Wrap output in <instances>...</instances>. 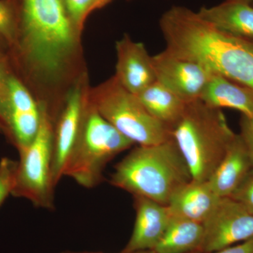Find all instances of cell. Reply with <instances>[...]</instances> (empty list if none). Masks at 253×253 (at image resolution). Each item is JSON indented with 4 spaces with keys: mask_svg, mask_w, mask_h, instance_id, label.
Segmentation results:
<instances>
[{
    "mask_svg": "<svg viewBox=\"0 0 253 253\" xmlns=\"http://www.w3.org/2000/svg\"><path fill=\"white\" fill-rule=\"evenodd\" d=\"M166 49L253 90V43L221 31L184 6L163 14Z\"/></svg>",
    "mask_w": 253,
    "mask_h": 253,
    "instance_id": "6da1fadb",
    "label": "cell"
},
{
    "mask_svg": "<svg viewBox=\"0 0 253 253\" xmlns=\"http://www.w3.org/2000/svg\"><path fill=\"white\" fill-rule=\"evenodd\" d=\"M192 180L189 167L172 139L139 146L115 166L113 186L168 206L173 195Z\"/></svg>",
    "mask_w": 253,
    "mask_h": 253,
    "instance_id": "7a4b0ae2",
    "label": "cell"
},
{
    "mask_svg": "<svg viewBox=\"0 0 253 253\" xmlns=\"http://www.w3.org/2000/svg\"><path fill=\"white\" fill-rule=\"evenodd\" d=\"M236 134L221 109L200 99L187 103L182 116L171 129L172 139L196 181L209 180Z\"/></svg>",
    "mask_w": 253,
    "mask_h": 253,
    "instance_id": "3957f363",
    "label": "cell"
},
{
    "mask_svg": "<svg viewBox=\"0 0 253 253\" xmlns=\"http://www.w3.org/2000/svg\"><path fill=\"white\" fill-rule=\"evenodd\" d=\"M25 43L38 71H61L74 46L75 31L61 0H22Z\"/></svg>",
    "mask_w": 253,
    "mask_h": 253,
    "instance_id": "277c9868",
    "label": "cell"
},
{
    "mask_svg": "<svg viewBox=\"0 0 253 253\" xmlns=\"http://www.w3.org/2000/svg\"><path fill=\"white\" fill-rule=\"evenodd\" d=\"M134 143L123 135L89 101H84L77 137L63 176L86 189L99 185L108 163Z\"/></svg>",
    "mask_w": 253,
    "mask_h": 253,
    "instance_id": "5b68a950",
    "label": "cell"
},
{
    "mask_svg": "<svg viewBox=\"0 0 253 253\" xmlns=\"http://www.w3.org/2000/svg\"><path fill=\"white\" fill-rule=\"evenodd\" d=\"M89 102L134 144L151 146L172 139L170 129L151 116L137 96L125 89L115 77L99 86Z\"/></svg>",
    "mask_w": 253,
    "mask_h": 253,
    "instance_id": "8992f818",
    "label": "cell"
},
{
    "mask_svg": "<svg viewBox=\"0 0 253 253\" xmlns=\"http://www.w3.org/2000/svg\"><path fill=\"white\" fill-rule=\"evenodd\" d=\"M41 126L34 139L20 151L16 181L12 195L29 200L43 209L54 208L55 187L51 179L54 126L51 116L41 106Z\"/></svg>",
    "mask_w": 253,
    "mask_h": 253,
    "instance_id": "52a82bcc",
    "label": "cell"
},
{
    "mask_svg": "<svg viewBox=\"0 0 253 253\" xmlns=\"http://www.w3.org/2000/svg\"><path fill=\"white\" fill-rule=\"evenodd\" d=\"M203 224L201 253L217 252L253 238V213L231 197L221 198Z\"/></svg>",
    "mask_w": 253,
    "mask_h": 253,
    "instance_id": "ba28073f",
    "label": "cell"
},
{
    "mask_svg": "<svg viewBox=\"0 0 253 253\" xmlns=\"http://www.w3.org/2000/svg\"><path fill=\"white\" fill-rule=\"evenodd\" d=\"M156 79L186 102L200 99L212 73L165 49L152 56Z\"/></svg>",
    "mask_w": 253,
    "mask_h": 253,
    "instance_id": "9c48e42d",
    "label": "cell"
},
{
    "mask_svg": "<svg viewBox=\"0 0 253 253\" xmlns=\"http://www.w3.org/2000/svg\"><path fill=\"white\" fill-rule=\"evenodd\" d=\"M116 51L117 63L114 77L126 90L137 95L157 81L152 56L144 44L126 36L116 44Z\"/></svg>",
    "mask_w": 253,
    "mask_h": 253,
    "instance_id": "30bf717a",
    "label": "cell"
},
{
    "mask_svg": "<svg viewBox=\"0 0 253 253\" xmlns=\"http://www.w3.org/2000/svg\"><path fill=\"white\" fill-rule=\"evenodd\" d=\"M135 222L130 239L123 253L153 251L167 229L172 214L168 206L134 196Z\"/></svg>",
    "mask_w": 253,
    "mask_h": 253,
    "instance_id": "8fae6325",
    "label": "cell"
},
{
    "mask_svg": "<svg viewBox=\"0 0 253 253\" xmlns=\"http://www.w3.org/2000/svg\"><path fill=\"white\" fill-rule=\"evenodd\" d=\"M84 104L81 88L75 86L68 93L62 112L54 127L51 179L55 188L63 176L65 165L77 137Z\"/></svg>",
    "mask_w": 253,
    "mask_h": 253,
    "instance_id": "7c38bea8",
    "label": "cell"
},
{
    "mask_svg": "<svg viewBox=\"0 0 253 253\" xmlns=\"http://www.w3.org/2000/svg\"><path fill=\"white\" fill-rule=\"evenodd\" d=\"M221 199L208 181L191 180L173 195L168 207L174 217L204 223Z\"/></svg>",
    "mask_w": 253,
    "mask_h": 253,
    "instance_id": "4fadbf2b",
    "label": "cell"
},
{
    "mask_svg": "<svg viewBox=\"0 0 253 253\" xmlns=\"http://www.w3.org/2000/svg\"><path fill=\"white\" fill-rule=\"evenodd\" d=\"M253 168L244 141L236 134L208 182L219 198L230 197Z\"/></svg>",
    "mask_w": 253,
    "mask_h": 253,
    "instance_id": "5bb4252c",
    "label": "cell"
},
{
    "mask_svg": "<svg viewBox=\"0 0 253 253\" xmlns=\"http://www.w3.org/2000/svg\"><path fill=\"white\" fill-rule=\"evenodd\" d=\"M6 86L9 104L5 118L11 132L19 136L32 135L38 131L41 125V106L16 78H9Z\"/></svg>",
    "mask_w": 253,
    "mask_h": 253,
    "instance_id": "9a60e30c",
    "label": "cell"
},
{
    "mask_svg": "<svg viewBox=\"0 0 253 253\" xmlns=\"http://www.w3.org/2000/svg\"><path fill=\"white\" fill-rule=\"evenodd\" d=\"M198 14L221 31L253 43V6L226 0L221 4L201 8Z\"/></svg>",
    "mask_w": 253,
    "mask_h": 253,
    "instance_id": "2e32d148",
    "label": "cell"
},
{
    "mask_svg": "<svg viewBox=\"0 0 253 253\" xmlns=\"http://www.w3.org/2000/svg\"><path fill=\"white\" fill-rule=\"evenodd\" d=\"M200 100L215 109L227 108L253 116V90L221 75L212 73Z\"/></svg>",
    "mask_w": 253,
    "mask_h": 253,
    "instance_id": "e0dca14e",
    "label": "cell"
},
{
    "mask_svg": "<svg viewBox=\"0 0 253 253\" xmlns=\"http://www.w3.org/2000/svg\"><path fill=\"white\" fill-rule=\"evenodd\" d=\"M204 237L203 223L172 215L163 237L153 251L156 253H200Z\"/></svg>",
    "mask_w": 253,
    "mask_h": 253,
    "instance_id": "ac0fdd59",
    "label": "cell"
},
{
    "mask_svg": "<svg viewBox=\"0 0 253 253\" xmlns=\"http://www.w3.org/2000/svg\"><path fill=\"white\" fill-rule=\"evenodd\" d=\"M136 96L150 114L170 131L182 116L187 104L158 81Z\"/></svg>",
    "mask_w": 253,
    "mask_h": 253,
    "instance_id": "d6986e66",
    "label": "cell"
},
{
    "mask_svg": "<svg viewBox=\"0 0 253 253\" xmlns=\"http://www.w3.org/2000/svg\"><path fill=\"white\" fill-rule=\"evenodd\" d=\"M71 23L76 30L83 26L87 15L95 7L94 0H61Z\"/></svg>",
    "mask_w": 253,
    "mask_h": 253,
    "instance_id": "ffe728a7",
    "label": "cell"
},
{
    "mask_svg": "<svg viewBox=\"0 0 253 253\" xmlns=\"http://www.w3.org/2000/svg\"><path fill=\"white\" fill-rule=\"evenodd\" d=\"M18 163L8 158L0 161V206L12 194L16 181Z\"/></svg>",
    "mask_w": 253,
    "mask_h": 253,
    "instance_id": "44dd1931",
    "label": "cell"
},
{
    "mask_svg": "<svg viewBox=\"0 0 253 253\" xmlns=\"http://www.w3.org/2000/svg\"><path fill=\"white\" fill-rule=\"evenodd\" d=\"M230 197L244 205L253 213V168L234 190Z\"/></svg>",
    "mask_w": 253,
    "mask_h": 253,
    "instance_id": "7402d4cb",
    "label": "cell"
},
{
    "mask_svg": "<svg viewBox=\"0 0 253 253\" xmlns=\"http://www.w3.org/2000/svg\"><path fill=\"white\" fill-rule=\"evenodd\" d=\"M239 134L244 141L253 167V116L241 115Z\"/></svg>",
    "mask_w": 253,
    "mask_h": 253,
    "instance_id": "603a6c76",
    "label": "cell"
},
{
    "mask_svg": "<svg viewBox=\"0 0 253 253\" xmlns=\"http://www.w3.org/2000/svg\"><path fill=\"white\" fill-rule=\"evenodd\" d=\"M13 30V18L7 6L0 1V33L11 36Z\"/></svg>",
    "mask_w": 253,
    "mask_h": 253,
    "instance_id": "cb8c5ba5",
    "label": "cell"
},
{
    "mask_svg": "<svg viewBox=\"0 0 253 253\" xmlns=\"http://www.w3.org/2000/svg\"><path fill=\"white\" fill-rule=\"evenodd\" d=\"M212 253H253V238Z\"/></svg>",
    "mask_w": 253,
    "mask_h": 253,
    "instance_id": "d4e9b609",
    "label": "cell"
},
{
    "mask_svg": "<svg viewBox=\"0 0 253 253\" xmlns=\"http://www.w3.org/2000/svg\"><path fill=\"white\" fill-rule=\"evenodd\" d=\"M111 1V0H94L95 7H96V9L101 7V6H104L105 4H107Z\"/></svg>",
    "mask_w": 253,
    "mask_h": 253,
    "instance_id": "484cf974",
    "label": "cell"
},
{
    "mask_svg": "<svg viewBox=\"0 0 253 253\" xmlns=\"http://www.w3.org/2000/svg\"><path fill=\"white\" fill-rule=\"evenodd\" d=\"M229 1H240V2L247 3V4H252L253 0H229Z\"/></svg>",
    "mask_w": 253,
    "mask_h": 253,
    "instance_id": "4316f807",
    "label": "cell"
},
{
    "mask_svg": "<svg viewBox=\"0 0 253 253\" xmlns=\"http://www.w3.org/2000/svg\"><path fill=\"white\" fill-rule=\"evenodd\" d=\"M149 251H143V252H137V253H147Z\"/></svg>",
    "mask_w": 253,
    "mask_h": 253,
    "instance_id": "83f0119b",
    "label": "cell"
},
{
    "mask_svg": "<svg viewBox=\"0 0 253 253\" xmlns=\"http://www.w3.org/2000/svg\"><path fill=\"white\" fill-rule=\"evenodd\" d=\"M147 253H154V251H149V252H148Z\"/></svg>",
    "mask_w": 253,
    "mask_h": 253,
    "instance_id": "f1b7e54d",
    "label": "cell"
},
{
    "mask_svg": "<svg viewBox=\"0 0 253 253\" xmlns=\"http://www.w3.org/2000/svg\"><path fill=\"white\" fill-rule=\"evenodd\" d=\"M251 5H252V6H253V1L252 2V4H251Z\"/></svg>",
    "mask_w": 253,
    "mask_h": 253,
    "instance_id": "f546056e",
    "label": "cell"
}]
</instances>
